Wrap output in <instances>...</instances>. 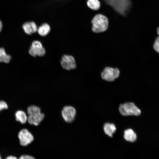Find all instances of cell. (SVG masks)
I'll list each match as a JSON object with an SVG mask.
<instances>
[{"instance_id": "16", "label": "cell", "mask_w": 159, "mask_h": 159, "mask_svg": "<svg viewBox=\"0 0 159 159\" xmlns=\"http://www.w3.org/2000/svg\"><path fill=\"white\" fill-rule=\"evenodd\" d=\"M87 4L89 8L94 10H98L100 6V2L98 0H88Z\"/></svg>"}, {"instance_id": "21", "label": "cell", "mask_w": 159, "mask_h": 159, "mask_svg": "<svg viewBox=\"0 0 159 159\" xmlns=\"http://www.w3.org/2000/svg\"><path fill=\"white\" fill-rule=\"evenodd\" d=\"M6 158L7 159H16L17 158L15 156L10 155L7 157Z\"/></svg>"}, {"instance_id": "13", "label": "cell", "mask_w": 159, "mask_h": 159, "mask_svg": "<svg viewBox=\"0 0 159 159\" xmlns=\"http://www.w3.org/2000/svg\"><path fill=\"white\" fill-rule=\"evenodd\" d=\"M124 138L127 141L134 142L136 140L137 136L132 130L128 129L124 131Z\"/></svg>"}, {"instance_id": "3", "label": "cell", "mask_w": 159, "mask_h": 159, "mask_svg": "<svg viewBox=\"0 0 159 159\" xmlns=\"http://www.w3.org/2000/svg\"><path fill=\"white\" fill-rule=\"evenodd\" d=\"M119 110L122 115L124 116L135 115L138 116L141 111L132 102H126L120 105Z\"/></svg>"}, {"instance_id": "20", "label": "cell", "mask_w": 159, "mask_h": 159, "mask_svg": "<svg viewBox=\"0 0 159 159\" xmlns=\"http://www.w3.org/2000/svg\"><path fill=\"white\" fill-rule=\"evenodd\" d=\"M20 159H34L35 158L33 156L28 155H23L21 156Z\"/></svg>"}, {"instance_id": "9", "label": "cell", "mask_w": 159, "mask_h": 159, "mask_svg": "<svg viewBox=\"0 0 159 159\" xmlns=\"http://www.w3.org/2000/svg\"><path fill=\"white\" fill-rule=\"evenodd\" d=\"M22 27L25 33L29 35L36 32L38 28L36 24L33 21L24 23L22 25Z\"/></svg>"}, {"instance_id": "15", "label": "cell", "mask_w": 159, "mask_h": 159, "mask_svg": "<svg viewBox=\"0 0 159 159\" xmlns=\"http://www.w3.org/2000/svg\"><path fill=\"white\" fill-rule=\"evenodd\" d=\"M11 59V56L6 54L4 49L0 48V62L8 63Z\"/></svg>"}, {"instance_id": "23", "label": "cell", "mask_w": 159, "mask_h": 159, "mask_svg": "<svg viewBox=\"0 0 159 159\" xmlns=\"http://www.w3.org/2000/svg\"><path fill=\"white\" fill-rule=\"evenodd\" d=\"M159 28H158V29H157V32H158V34H159Z\"/></svg>"}, {"instance_id": "5", "label": "cell", "mask_w": 159, "mask_h": 159, "mask_svg": "<svg viewBox=\"0 0 159 159\" xmlns=\"http://www.w3.org/2000/svg\"><path fill=\"white\" fill-rule=\"evenodd\" d=\"M29 53L34 57H42L45 54L46 50L40 42L35 40L32 42L29 50Z\"/></svg>"}, {"instance_id": "8", "label": "cell", "mask_w": 159, "mask_h": 159, "mask_svg": "<svg viewBox=\"0 0 159 159\" xmlns=\"http://www.w3.org/2000/svg\"><path fill=\"white\" fill-rule=\"evenodd\" d=\"M60 64L63 69L67 70L74 69L76 67L74 58L70 55H64L62 58Z\"/></svg>"}, {"instance_id": "7", "label": "cell", "mask_w": 159, "mask_h": 159, "mask_svg": "<svg viewBox=\"0 0 159 159\" xmlns=\"http://www.w3.org/2000/svg\"><path fill=\"white\" fill-rule=\"evenodd\" d=\"M18 137L21 145L26 146L31 143L34 140L33 135L26 129H23L19 132Z\"/></svg>"}, {"instance_id": "11", "label": "cell", "mask_w": 159, "mask_h": 159, "mask_svg": "<svg viewBox=\"0 0 159 159\" xmlns=\"http://www.w3.org/2000/svg\"><path fill=\"white\" fill-rule=\"evenodd\" d=\"M50 31L49 25L46 23H44L38 27L37 32L40 35L44 37L47 35Z\"/></svg>"}, {"instance_id": "22", "label": "cell", "mask_w": 159, "mask_h": 159, "mask_svg": "<svg viewBox=\"0 0 159 159\" xmlns=\"http://www.w3.org/2000/svg\"><path fill=\"white\" fill-rule=\"evenodd\" d=\"M3 27V24L1 21V20H0V32H1Z\"/></svg>"}, {"instance_id": "1", "label": "cell", "mask_w": 159, "mask_h": 159, "mask_svg": "<svg viewBox=\"0 0 159 159\" xmlns=\"http://www.w3.org/2000/svg\"><path fill=\"white\" fill-rule=\"evenodd\" d=\"M105 3L111 6L117 13L125 15L131 6L130 0H104Z\"/></svg>"}, {"instance_id": "18", "label": "cell", "mask_w": 159, "mask_h": 159, "mask_svg": "<svg viewBox=\"0 0 159 159\" xmlns=\"http://www.w3.org/2000/svg\"><path fill=\"white\" fill-rule=\"evenodd\" d=\"M153 48L154 50L159 53V38L158 37L156 39L153 45Z\"/></svg>"}, {"instance_id": "14", "label": "cell", "mask_w": 159, "mask_h": 159, "mask_svg": "<svg viewBox=\"0 0 159 159\" xmlns=\"http://www.w3.org/2000/svg\"><path fill=\"white\" fill-rule=\"evenodd\" d=\"M16 119L17 121L20 122L22 124H24L27 120L26 114L24 111L19 110L15 114Z\"/></svg>"}, {"instance_id": "12", "label": "cell", "mask_w": 159, "mask_h": 159, "mask_svg": "<svg viewBox=\"0 0 159 159\" xmlns=\"http://www.w3.org/2000/svg\"><path fill=\"white\" fill-rule=\"evenodd\" d=\"M103 128L105 133L110 137H112V134L115 132L116 130L115 125L112 123H105L104 124Z\"/></svg>"}, {"instance_id": "2", "label": "cell", "mask_w": 159, "mask_h": 159, "mask_svg": "<svg viewBox=\"0 0 159 159\" xmlns=\"http://www.w3.org/2000/svg\"><path fill=\"white\" fill-rule=\"evenodd\" d=\"M92 30L95 33L104 32L107 29L108 26V19L105 16L98 14L95 15L91 21Z\"/></svg>"}, {"instance_id": "10", "label": "cell", "mask_w": 159, "mask_h": 159, "mask_svg": "<svg viewBox=\"0 0 159 159\" xmlns=\"http://www.w3.org/2000/svg\"><path fill=\"white\" fill-rule=\"evenodd\" d=\"M44 116L42 112L37 115H29L27 120L30 124L37 126L43 120Z\"/></svg>"}, {"instance_id": "6", "label": "cell", "mask_w": 159, "mask_h": 159, "mask_svg": "<svg viewBox=\"0 0 159 159\" xmlns=\"http://www.w3.org/2000/svg\"><path fill=\"white\" fill-rule=\"evenodd\" d=\"M61 114L63 119L66 122L70 123L73 121L75 119L76 111L73 107L67 106L63 108Z\"/></svg>"}, {"instance_id": "4", "label": "cell", "mask_w": 159, "mask_h": 159, "mask_svg": "<svg viewBox=\"0 0 159 159\" xmlns=\"http://www.w3.org/2000/svg\"><path fill=\"white\" fill-rule=\"evenodd\" d=\"M120 71L117 68L106 67L101 73L102 78L108 82H112L117 78L120 74Z\"/></svg>"}, {"instance_id": "17", "label": "cell", "mask_w": 159, "mask_h": 159, "mask_svg": "<svg viewBox=\"0 0 159 159\" xmlns=\"http://www.w3.org/2000/svg\"><path fill=\"white\" fill-rule=\"evenodd\" d=\"M27 112L29 115H32L38 114L41 112L39 107L35 105H32L28 108Z\"/></svg>"}, {"instance_id": "19", "label": "cell", "mask_w": 159, "mask_h": 159, "mask_svg": "<svg viewBox=\"0 0 159 159\" xmlns=\"http://www.w3.org/2000/svg\"><path fill=\"white\" fill-rule=\"evenodd\" d=\"M8 108V105L6 102L3 100H0V111L4 109H7Z\"/></svg>"}, {"instance_id": "24", "label": "cell", "mask_w": 159, "mask_h": 159, "mask_svg": "<svg viewBox=\"0 0 159 159\" xmlns=\"http://www.w3.org/2000/svg\"><path fill=\"white\" fill-rule=\"evenodd\" d=\"M1 158V156L0 155V159Z\"/></svg>"}]
</instances>
